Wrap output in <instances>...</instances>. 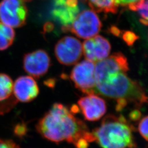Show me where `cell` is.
Here are the masks:
<instances>
[{
    "instance_id": "23",
    "label": "cell",
    "mask_w": 148,
    "mask_h": 148,
    "mask_svg": "<svg viewBox=\"0 0 148 148\" xmlns=\"http://www.w3.org/2000/svg\"><path fill=\"white\" fill-rule=\"evenodd\" d=\"M140 116V113L138 111H133L132 113L130 114V117L133 120H137L138 118H139Z\"/></svg>"
},
{
    "instance_id": "2",
    "label": "cell",
    "mask_w": 148,
    "mask_h": 148,
    "mask_svg": "<svg viewBox=\"0 0 148 148\" xmlns=\"http://www.w3.org/2000/svg\"><path fill=\"white\" fill-rule=\"evenodd\" d=\"M95 93L115 99L117 111L129 103L140 107L148 101V96L141 85L125 72L109 74L96 82Z\"/></svg>"
},
{
    "instance_id": "9",
    "label": "cell",
    "mask_w": 148,
    "mask_h": 148,
    "mask_svg": "<svg viewBox=\"0 0 148 148\" xmlns=\"http://www.w3.org/2000/svg\"><path fill=\"white\" fill-rule=\"evenodd\" d=\"M51 66V59L48 53L38 49L24 55L23 68L27 74L39 79L47 73Z\"/></svg>"
},
{
    "instance_id": "20",
    "label": "cell",
    "mask_w": 148,
    "mask_h": 148,
    "mask_svg": "<svg viewBox=\"0 0 148 148\" xmlns=\"http://www.w3.org/2000/svg\"><path fill=\"white\" fill-rule=\"evenodd\" d=\"M0 148H21L13 140L0 139Z\"/></svg>"
},
{
    "instance_id": "18",
    "label": "cell",
    "mask_w": 148,
    "mask_h": 148,
    "mask_svg": "<svg viewBox=\"0 0 148 148\" xmlns=\"http://www.w3.org/2000/svg\"><path fill=\"white\" fill-rule=\"evenodd\" d=\"M138 130L141 136L148 141V116L141 120L138 125Z\"/></svg>"
},
{
    "instance_id": "17",
    "label": "cell",
    "mask_w": 148,
    "mask_h": 148,
    "mask_svg": "<svg viewBox=\"0 0 148 148\" xmlns=\"http://www.w3.org/2000/svg\"><path fill=\"white\" fill-rule=\"evenodd\" d=\"M136 5L139 14L148 21V0H140L136 3Z\"/></svg>"
},
{
    "instance_id": "14",
    "label": "cell",
    "mask_w": 148,
    "mask_h": 148,
    "mask_svg": "<svg viewBox=\"0 0 148 148\" xmlns=\"http://www.w3.org/2000/svg\"><path fill=\"white\" fill-rule=\"evenodd\" d=\"M92 10L95 12L116 13L117 11L116 0H86Z\"/></svg>"
},
{
    "instance_id": "8",
    "label": "cell",
    "mask_w": 148,
    "mask_h": 148,
    "mask_svg": "<svg viewBox=\"0 0 148 148\" xmlns=\"http://www.w3.org/2000/svg\"><path fill=\"white\" fill-rule=\"evenodd\" d=\"M79 13L77 0H54L51 14L66 31Z\"/></svg>"
},
{
    "instance_id": "10",
    "label": "cell",
    "mask_w": 148,
    "mask_h": 148,
    "mask_svg": "<svg viewBox=\"0 0 148 148\" xmlns=\"http://www.w3.org/2000/svg\"><path fill=\"white\" fill-rule=\"evenodd\" d=\"M129 70L126 57L120 52L112 54L95 64V83L107 75L116 72L127 73Z\"/></svg>"
},
{
    "instance_id": "13",
    "label": "cell",
    "mask_w": 148,
    "mask_h": 148,
    "mask_svg": "<svg viewBox=\"0 0 148 148\" xmlns=\"http://www.w3.org/2000/svg\"><path fill=\"white\" fill-rule=\"evenodd\" d=\"M36 81L30 76H23L16 79L13 85V93L16 99L23 103L34 100L39 94Z\"/></svg>"
},
{
    "instance_id": "7",
    "label": "cell",
    "mask_w": 148,
    "mask_h": 148,
    "mask_svg": "<svg viewBox=\"0 0 148 148\" xmlns=\"http://www.w3.org/2000/svg\"><path fill=\"white\" fill-rule=\"evenodd\" d=\"M54 53L60 63L73 65L77 63L82 56V44L75 37L65 36L56 45Z\"/></svg>"
},
{
    "instance_id": "19",
    "label": "cell",
    "mask_w": 148,
    "mask_h": 148,
    "mask_svg": "<svg viewBox=\"0 0 148 148\" xmlns=\"http://www.w3.org/2000/svg\"><path fill=\"white\" fill-rule=\"evenodd\" d=\"M122 38L124 41L129 46H132L136 41H137L139 37L136 35L133 32L127 31L124 32L122 35Z\"/></svg>"
},
{
    "instance_id": "4",
    "label": "cell",
    "mask_w": 148,
    "mask_h": 148,
    "mask_svg": "<svg viewBox=\"0 0 148 148\" xmlns=\"http://www.w3.org/2000/svg\"><path fill=\"white\" fill-rule=\"evenodd\" d=\"M101 27V23L95 12L87 10L77 14L66 31L71 32L79 38L88 39L97 35Z\"/></svg>"
},
{
    "instance_id": "22",
    "label": "cell",
    "mask_w": 148,
    "mask_h": 148,
    "mask_svg": "<svg viewBox=\"0 0 148 148\" xmlns=\"http://www.w3.org/2000/svg\"><path fill=\"white\" fill-rule=\"evenodd\" d=\"M110 32H111V34H112L114 35H115L116 36H119L120 35V33H121L120 29L115 26H112L111 27Z\"/></svg>"
},
{
    "instance_id": "25",
    "label": "cell",
    "mask_w": 148,
    "mask_h": 148,
    "mask_svg": "<svg viewBox=\"0 0 148 148\" xmlns=\"http://www.w3.org/2000/svg\"><path fill=\"white\" fill-rule=\"evenodd\" d=\"M139 21L142 24H143V25L148 26V21H147V20H146L145 19H143V18H140V19H139Z\"/></svg>"
},
{
    "instance_id": "16",
    "label": "cell",
    "mask_w": 148,
    "mask_h": 148,
    "mask_svg": "<svg viewBox=\"0 0 148 148\" xmlns=\"http://www.w3.org/2000/svg\"><path fill=\"white\" fill-rule=\"evenodd\" d=\"M13 92V83L11 77L0 73V101L8 99Z\"/></svg>"
},
{
    "instance_id": "11",
    "label": "cell",
    "mask_w": 148,
    "mask_h": 148,
    "mask_svg": "<svg viewBox=\"0 0 148 148\" xmlns=\"http://www.w3.org/2000/svg\"><path fill=\"white\" fill-rule=\"evenodd\" d=\"M82 115L88 121H96L106 114V101L95 94L87 95L81 98L77 101Z\"/></svg>"
},
{
    "instance_id": "15",
    "label": "cell",
    "mask_w": 148,
    "mask_h": 148,
    "mask_svg": "<svg viewBox=\"0 0 148 148\" xmlns=\"http://www.w3.org/2000/svg\"><path fill=\"white\" fill-rule=\"evenodd\" d=\"M15 38V32L13 27L0 21V51L10 47Z\"/></svg>"
},
{
    "instance_id": "3",
    "label": "cell",
    "mask_w": 148,
    "mask_h": 148,
    "mask_svg": "<svg viewBox=\"0 0 148 148\" xmlns=\"http://www.w3.org/2000/svg\"><path fill=\"white\" fill-rule=\"evenodd\" d=\"M132 126L122 116L108 115L92 133L102 148H134Z\"/></svg>"
},
{
    "instance_id": "12",
    "label": "cell",
    "mask_w": 148,
    "mask_h": 148,
    "mask_svg": "<svg viewBox=\"0 0 148 148\" xmlns=\"http://www.w3.org/2000/svg\"><path fill=\"white\" fill-rule=\"evenodd\" d=\"M82 50L86 60L97 63L109 56L111 45L106 38L96 35L85 40L82 44Z\"/></svg>"
},
{
    "instance_id": "24",
    "label": "cell",
    "mask_w": 148,
    "mask_h": 148,
    "mask_svg": "<svg viewBox=\"0 0 148 148\" xmlns=\"http://www.w3.org/2000/svg\"><path fill=\"white\" fill-rule=\"evenodd\" d=\"M128 7L129 9L132 10L133 11H137V7L135 3H131L130 5H128Z\"/></svg>"
},
{
    "instance_id": "5",
    "label": "cell",
    "mask_w": 148,
    "mask_h": 148,
    "mask_svg": "<svg viewBox=\"0 0 148 148\" xmlns=\"http://www.w3.org/2000/svg\"><path fill=\"white\" fill-rule=\"evenodd\" d=\"M70 79L75 87L86 95L95 94V64L88 60L75 65L72 70Z\"/></svg>"
},
{
    "instance_id": "21",
    "label": "cell",
    "mask_w": 148,
    "mask_h": 148,
    "mask_svg": "<svg viewBox=\"0 0 148 148\" xmlns=\"http://www.w3.org/2000/svg\"><path fill=\"white\" fill-rule=\"evenodd\" d=\"M140 0H116L117 5H127L131 3H135Z\"/></svg>"
},
{
    "instance_id": "6",
    "label": "cell",
    "mask_w": 148,
    "mask_h": 148,
    "mask_svg": "<svg viewBox=\"0 0 148 148\" xmlns=\"http://www.w3.org/2000/svg\"><path fill=\"white\" fill-rule=\"evenodd\" d=\"M27 9L25 0H2L0 2V21L12 27L25 24Z\"/></svg>"
},
{
    "instance_id": "1",
    "label": "cell",
    "mask_w": 148,
    "mask_h": 148,
    "mask_svg": "<svg viewBox=\"0 0 148 148\" xmlns=\"http://www.w3.org/2000/svg\"><path fill=\"white\" fill-rule=\"evenodd\" d=\"M36 128L43 138L54 143L66 141L75 145L82 139L89 143L95 142L92 133L85 123L60 103L54 104L37 122Z\"/></svg>"
}]
</instances>
